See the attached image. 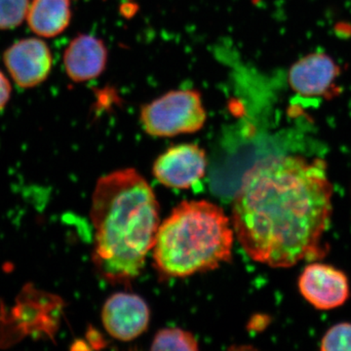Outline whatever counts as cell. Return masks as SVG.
Returning <instances> with one entry per match:
<instances>
[{"label": "cell", "instance_id": "cell-1", "mask_svg": "<svg viewBox=\"0 0 351 351\" xmlns=\"http://www.w3.org/2000/svg\"><path fill=\"white\" fill-rule=\"evenodd\" d=\"M332 197L322 161L265 159L245 174L233 200L237 240L252 260L271 267L319 257L331 221Z\"/></svg>", "mask_w": 351, "mask_h": 351}, {"label": "cell", "instance_id": "cell-5", "mask_svg": "<svg viewBox=\"0 0 351 351\" xmlns=\"http://www.w3.org/2000/svg\"><path fill=\"white\" fill-rule=\"evenodd\" d=\"M302 297L320 311H329L346 304L350 287L345 272L325 263L306 265L299 278Z\"/></svg>", "mask_w": 351, "mask_h": 351}, {"label": "cell", "instance_id": "cell-2", "mask_svg": "<svg viewBox=\"0 0 351 351\" xmlns=\"http://www.w3.org/2000/svg\"><path fill=\"white\" fill-rule=\"evenodd\" d=\"M91 219L95 230L94 262L110 282L136 278L154 248L159 206L149 184L137 171H115L95 188Z\"/></svg>", "mask_w": 351, "mask_h": 351}, {"label": "cell", "instance_id": "cell-14", "mask_svg": "<svg viewBox=\"0 0 351 351\" xmlns=\"http://www.w3.org/2000/svg\"><path fill=\"white\" fill-rule=\"evenodd\" d=\"M320 350L351 351V323H339L330 328L321 339Z\"/></svg>", "mask_w": 351, "mask_h": 351}, {"label": "cell", "instance_id": "cell-4", "mask_svg": "<svg viewBox=\"0 0 351 351\" xmlns=\"http://www.w3.org/2000/svg\"><path fill=\"white\" fill-rule=\"evenodd\" d=\"M141 124L154 137H175L199 131L207 119L199 92L173 90L141 108Z\"/></svg>", "mask_w": 351, "mask_h": 351}, {"label": "cell", "instance_id": "cell-11", "mask_svg": "<svg viewBox=\"0 0 351 351\" xmlns=\"http://www.w3.org/2000/svg\"><path fill=\"white\" fill-rule=\"evenodd\" d=\"M71 20V0H32L27 14L29 29L41 38L59 36Z\"/></svg>", "mask_w": 351, "mask_h": 351}, {"label": "cell", "instance_id": "cell-3", "mask_svg": "<svg viewBox=\"0 0 351 351\" xmlns=\"http://www.w3.org/2000/svg\"><path fill=\"white\" fill-rule=\"evenodd\" d=\"M232 244V226L221 207L184 201L159 226L154 260L164 276L186 277L228 262Z\"/></svg>", "mask_w": 351, "mask_h": 351}, {"label": "cell", "instance_id": "cell-15", "mask_svg": "<svg viewBox=\"0 0 351 351\" xmlns=\"http://www.w3.org/2000/svg\"><path fill=\"white\" fill-rule=\"evenodd\" d=\"M11 92H12V88L10 82L0 71V112L6 107L7 103L10 100Z\"/></svg>", "mask_w": 351, "mask_h": 351}, {"label": "cell", "instance_id": "cell-7", "mask_svg": "<svg viewBox=\"0 0 351 351\" xmlns=\"http://www.w3.org/2000/svg\"><path fill=\"white\" fill-rule=\"evenodd\" d=\"M3 61L11 77L21 88H34L47 80L52 69V54L38 38L21 39L4 52Z\"/></svg>", "mask_w": 351, "mask_h": 351}, {"label": "cell", "instance_id": "cell-8", "mask_svg": "<svg viewBox=\"0 0 351 351\" xmlns=\"http://www.w3.org/2000/svg\"><path fill=\"white\" fill-rule=\"evenodd\" d=\"M101 321L112 338L129 341L147 329L149 309L137 295L117 293L108 298L101 309Z\"/></svg>", "mask_w": 351, "mask_h": 351}, {"label": "cell", "instance_id": "cell-12", "mask_svg": "<svg viewBox=\"0 0 351 351\" xmlns=\"http://www.w3.org/2000/svg\"><path fill=\"white\" fill-rule=\"evenodd\" d=\"M152 350L195 351L198 350V341L191 332L179 328H166L154 337Z\"/></svg>", "mask_w": 351, "mask_h": 351}, {"label": "cell", "instance_id": "cell-13", "mask_svg": "<svg viewBox=\"0 0 351 351\" xmlns=\"http://www.w3.org/2000/svg\"><path fill=\"white\" fill-rule=\"evenodd\" d=\"M29 0H0V29L19 27L29 11Z\"/></svg>", "mask_w": 351, "mask_h": 351}, {"label": "cell", "instance_id": "cell-9", "mask_svg": "<svg viewBox=\"0 0 351 351\" xmlns=\"http://www.w3.org/2000/svg\"><path fill=\"white\" fill-rule=\"evenodd\" d=\"M341 73L338 64L324 53H313L291 66L289 84L295 93L306 97L326 94Z\"/></svg>", "mask_w": 351, "mask_h": 351}, {"label": "cell", "instance_id": "cell-10", "mask_svg": "<svg viewBox=\"0 0 351 351\" xmlns=\"http://www.w3.org/2000/svg\"><path fill=\"white\" fill-rule=\"evenodd\" d=\"M108 57L107 46L103 40L90 34H80L64 51V69L73 82H90L104 73Z\"/></svg>", "mask_w": 351, "mask_h": 351}, {"label": "cell", "instance_id": "cell-6", "mask_svg": "<svg viewBox=\"0 0 351 351\" xmlns=\"http://www.w3.org/2000/svg\"><path fill=\"white\" fill-rule=\"evenodd\" d=\"M207 166L206 154L195 144L170 147L156 159L154 175L168 188L188 189L202 179Z\"/></svg>", "mask_w": 351, "mask_h": 351}]
</instances>
